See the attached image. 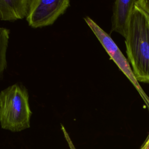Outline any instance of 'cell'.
<instances>
[{
	"instance_id": "obj_4",
	"label": "cell",
	"mask_w": 149,
	"mask_h": 149,
	"mask_svg": "<svg viewBox=\"0 0 149 149\" xmlns=\"http://www.w3.org/2000/svg\"><path fill=\"white\" fill-rule=\"evenodd\" d=\"M70 6L69 0H30L26 17L29 26L41 28L53 24Z\"/></svg>"
},
{
	"instance_id": "obj_7",
	"label": "cell",
	"mask_w": 149,
	"mask_h": 149,
	"mask_svg": "<svg viewBox=\"0 0 149 149\" xmlns=\"http://www.w3.org/2000/svg\"><path fill=\"white\" fill-rule=\"evenodd\" d=\"M9 34V29L0 26V80L3 79L4 72L7 68L6 52Z\"/></svg>"
},
{
	"instance_id": "obj_6",
	"label": "cell",
	"mask_w": 149,
	"mask_h": 149,
	"mask_svg": "<svg viewBox=\"0 0 149 149\" xmlns=\"http://www.w3.org/2000/svg\"><path fill=\"white\" fill-rule=\"evenodd\" d=\"M30 0H0V20L14 22L26 17Z\"/></svg>"
},
{
	"instance_id": "obj_9",
	"label": "cell",
	"mask_w": 149,
	"mask_h": 149,
	"mask_svg": "<svg viewBox=\"0 0 149 149\" xmlns=\"http://www.w3.org/2000/svg\"><path fill=\"white\" fill-rule=\"evenodd\" d=\"M140 149H149V133Z\"/></svg>"
},
{
	"instance_id": "obj_2",
	"label": "cell",
	"mask_w": 149,
	"mask_h": 149,
	"mask_svg": "<svg viewBox=\"0 0 149 149\" xmlns=\"http://www.w3.org/2000/svg\"><path fill=\"white\" fill-rule=\"evenodd\" d=\"M29 93L22 84L16 83L0 92V123L1 127L13 132L30 126L32 112Z\"/></svg>"
},
{
	"instance_id": "obj_3",
	"label": "cell",
	"mask_w": 149,
	"mask_h": 149,
	"mask_svg": "<svg viewBox=\"0 0 149 149\" xmlns=\"http://www.w3.org/2000/svg\"><path fill=\"white\" fill-rule=\"evenodd\" d=\"M85 22L95 35L102 47L104 48L110 58L113 61L120 70L127 77L129 81L133 84V86L139 93L141 98L144 102L149 112V97L140 85L139 82L136 79L133 70L130 66L120 51L117 45L107 33L102 30L93 20L87 16L84 18Z\"/></svg>"
},
{
	"instance_id": "obj_10",
	"label": "cell",
	"mask_w": 149,
	"mask_h": 149,
	"mask_svg": "<svg viewBox=\"0 0 149 149\" xmlns=\"http://www.w3.org/2000/svg\"><path fill=\"white\" fill-rule=\"evenodd\" d=\"M148 21H149V20H148Z\"/></svg>"
},
{
	"instance_id": "obj_8",
	"label": "cell",
	"mask_w": 149,
	"mask_h": 149,
	"mask_svg": "<svg viewBox=\"0 0 149 149\" xmlns=\"http://www.w3.org/2000/svg\"><path fill=\"white\" fill-rule=\"evenodd\" d=\"M134 4L143 12L149 20V0H136Z\"/></svg>"
},
{
	"instance_id": "obj_1",
	"label": "cell",
	"mask_w": 149,
	"mask_h": 149,
	"mask_svg": "<svg viewBox=\"0 0 149 149\" xmlns=\"http://www.w3.org/2000/svg\"><path fill=\"white\" fill-rule=\"evenodd\" d=\"M125 44L136 79L149 83V21L135 4L129 22Z\"/></svg>"
},
{
	"instance_id": "obj_5",
	"label": "cell",
	"mask_w": 149,
	"mask_h": 149,
	"mask_svg": "<svg viewBox=\"0 0 149 149\" xmlns=\"http://www.w3.org/2000/svg\"><path fill=\"white\" fill-rule=\"evenodd\" d=\"M136 0L115 1L112 8L111 30L126 38L128 30L129 22Z\"/></svg>"
}]
</instances>
